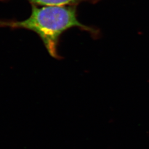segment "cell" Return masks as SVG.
<instances>
[{"label": "cell", "instance_id": "cell-2", "mask_svg": "<svg viewBox=\"0 0 149 149\" xmlns=\"http://www.w3.org/2000/svg\"><path fill=\"white\" fill-rule=\"evenodd\" d=\"M7 1V0H0ZM32 5L38 6H76L80 2L88 1L95 3L100 0H28Z\"/></svg>", "mask_w": 149, "mask_h": 149}, {"label": "cell", "instance_id": "cell-1", "mask_svg": "<svg viewBox=\"0 0 149 149\" xmlns=\"http://www.w3.org/2000/svg\"><path fill=\"white\" fill-rule=\"evenodd\" d=\"M0 27L23 28L35 32L41 38L48 53L59 59L58 47L61 35L70 28L77 27L89 32L95 38L99 31L81 23L77 18L76 6H56L32 5L30 17L22 21L0 20Z\"/></svg>", "mask_w": 149, "mask_h": 149}]
</instances>
